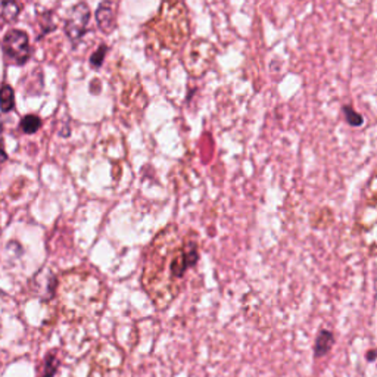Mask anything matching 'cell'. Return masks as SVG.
<instances>
[{"mask_svg":"<svg viewBox=\"0 0 377 377\" xmlns=\"http://www.w3.org/2000/svg\"><path fill=\"white\" fill-rule=\"evenodd\" d=\"M199 261L198 243L187 241L169 248L167 237L161 235L152 245L145 259L140 283L158 310H167L181 293L186 274Z\"/></svg>","mask_w":377,"mask_h":377,"instance_id":"1","label":"cell"},{"mask_svg":"<svg viewBox=\"0 0 377 377\" xmlns=\"http://www.w3.org/2000/svg\"><path fill=\"white\" fill-rule=\"evenodd\" d=\"M64 314L73 322H93L105 311L108 291L96 274L68 273L58 283Z\"/></svg>","mask_w":377,"mask_h":377,"instance_id":"2","label":"cell"},{"mask_svg":"<svg viewBox=\"0 0 377 377\" xmlns=\"http://www.w3.org/2000/svg\"><path fill=\"white\" fill-rule=\"evenodd\" d=\"M122 364V349L112 342L102 340L86 358L87 377H120Z\"/></svg>","mask_w":377,"mask_h":377,"instance_id":"3","label":"cell"},{"mask_svg":"<svg viewBox=\"0 0 377 377\" xmlns=\"http://www.w3.org/2000/svg\"><path fill=\"white\" fill-rule=\"evenodd\" d=\"M3 50L9 61L17 65H24L30 59V42L26 31L10 30L3 37Z\"/></svg>","mask_w":377,"mask_h":377,"instance_id":"4","label":"cell"},{"mask_svg":"<svg viewBox=\"0 0 377 377\" xmlns=\"http://www.w3.org/2000/svg\"><path fill=\"white\" fill-rule=\"evenodd\" d=\"M90 22V9L87 3H77L70 12V17L65 22V34L74 44L80 42L86 31Z\"/></svg>","mask_w":377,"mask_h":377,"instance_id":"5","label":"cell"},{"mask_svg":"<svg viewBox=\"0 0 377 377\" xmlns=\"http://www.w3.org/2000/svg\"><path fill=\"white\" fill-rule=\"evenodd\" d=\"M118 6L112 0H104L96 10V22L102 33L111 34L117 27Z\"/></svg>","mask_w":377,"mask_h":377,"instance_id":"6","label":"cell"},{"mask_svg":"<svg viewBox=\"0 0 377 377\" xmlns=\"http://www.w3.org/2000/svg\"><path fill=\"white\" fill-rule=\"evenodd\" d=\"M333 344H335L333 333L330 332V330H322L315 339V345H314L315 357H324L326 353L332 349Z\"/></svg>","mask_w":377,"mask_h":377,"instance_id":"7","label":"cell"},{"mask_svg":"<svg viewBox=\"0 0 377 377\" xmlns=\"http://www.w3.org/2000/svg\"><path fill=\"white\" fill-rule=\"evenodd\" d=\"M21 12V8L17 0H0V17L5 21L12 22Z\"/></svg>","mask_w":377,"mask_h":377,"instance_id":"8","label":"cell"},{"mask_svg":"<svg viewBox=\"0 0 377 377\" xmlns=\"http://www.w3.org/2000/svg\"><path fill=\"white\" fill-rule=\"evenodd\" d=\"M15 107V93L9 84L0 86V109L2 112L12 111Z\"/></svg>","mask_w":377,"mask_h":377,"instance_id":"9","label":"cell"},{"mask_svg":"<svg viewBox=\"0 0 377 377\" xmlns=\"http://www.w3.org/2000/svg\"><path fill=\"white\" fill-rule=\"evenodd\" d=\"M59 367V358L56 352H49L48 357L44 358V367H43V376L42 377H53Z\"/></svg>","mask_w":377,"mask_h":377,"instance_id":"10","label":"cell"},{"mask_svg":"<svg viewBox=\"0 0 377 377\" xmlns=\"http://www.w3.org/2000/svg\"><path fill=\"white\" fill-rule=\"evenodd\" d=\"M42 127V120L37 116H27L21 121V129L27 134L37 133Z\"/></svg>","mask_w":377,"mask_h":377,"instance_id":"11","label":"cell"},{"mask_svg":"<svg viewBox=\"0 0 377 377\" xmlns=\"http://www.w3.org/2000/svg\"><path fill=\"white\" fill-rule=\"evenodd\" d=\"M107 52H108V48L105 44L99 46V49L90 56V65L91 68H96V70H99V68L104 65V61H105V56H107Z\"/></svg>","mask_w":377,"mask_h":377,"instance_id":"12","label":"cell"},{"mask_svg":"<svg viewBox=\"0 0 377 377\" xmlns=\"http://www.w3.org/2000/svg\"><path fill=\"white\" fill-rule=\"evenodd\" d=\"M344 111H345L347 120H348V122L352 125V127H360V125L364 122V118L360 116L358 112L353 111L351 107H345Z\"/></svg>","mask_w":377,"mask_h":377,"instance_id":"13","label":"cell"},{"mask_svg":"<svg viewBox=\"0 0 377 377\" xmlns=\"http://www.w3.org/2000/svg\"><path fill=\"white\" fill-rule=\"evenodd\" d=\"M40 24H42V30H43L42 36H44V34H48V33L53 31L55 27H56V24L53 22V18H52V14H50V12L44 14V17L40 19Z\"/></svg>","mask_w":377,"mask_h":377,"instance_id":"14","label":"cell"},{"mask_svg":"<svg viewBox=\"0 0 377 377\" xmlns=\"http://www.w3.org/2000/svg\"><path fill=\"white\" fill-rule=\"evenodd\" d=\"M8 159V154L5 152V146H3V137H2V124H0V164L5 163Z\"/></svg>","mask_w":377,"mask_h":377,"instance_id":"15","label":"cell"},{"mask_svg":"<svg viewBox=\"0 0 377 377\" xmlns=\"http://www.w3.org/2000/svg\"><path fill=\"white\" fill-rule=\"evenodd\" d=\"M369 360H370V361L374 360V351H373V349L369 352Z\"/></svg>","mask_w":377,"mask_h":377,"instance_id":"16","label":"cell"}]
</instances>
